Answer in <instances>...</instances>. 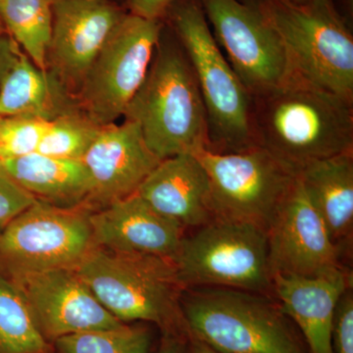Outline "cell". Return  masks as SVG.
Wrapping results in <instances>:
<instances>
[{"label":"cell","instance_id":"14","mask_svg":"<svg viewBox=\"0 0 353 353\" xmlns=\"http://www.w3.org/2000/svg\"><path fill=\"white\" fill-rule=\"evenodd\" d=\"M51 72L78 90L102 46L126 13L111 0H50Z\"/></svg>","mask_w":353,"mask_h":353},{"label":"cell","instance_id":"19","mask_svg":"<svg viewBox=\"0 0 353 353\" xmlns=\"http://www.w3.org/2000/svg\"><path fill=\"white\" fill-rule=\"evenodd\" d=\"M72 110L75 109L66 85L53 72L39 68L19 48L0 80V117L51 121Z\"/></svg>","mask_w":353,"mask_h":353},{"label":"cell","instance_id":"6","mask_svg":"<svg viewBox=\"0 0 353 353\" xmlns=\"http://www.w3.org/2000/svg\"><path fill=\"white\" fill-rule=\"evenodd\" d=\"M252 4L282 41L290 77L353 99V38L332 0Z\"/></svg>","mask_w":353,"mask_h":353},{"label":"cell","instance_id":"13","mask_svg":"<svg viewBox=\"0 0 353 353\" xmlns=\"http://www.w3.org/2000/svg\"><path fill=\"white\" fill-rule=\"evenodd\" d=\"M10 281L22 292L37 327L48 343L124 324L106 310L74 269L37 272Z\"/></svg>","mask_w":353,"mask_h":353},{"label":"cell","instance_id":"15","mask_svg":"<svg viewBox=\"0 0 353 353\" xmlns=\"http://www.w3.org/2000/svg\"><path fill=\"white\" fill-rule=\"evenodd\" d=\"M82 161L92 183L85 205L103 208L136 194L161 159L148 148L139 125L125 120L102 126Z\"/></svg>","mask_w":353,"mask_h":353},{"label":"cell","instance_id":"26","mask_svg":"<svg viewBox=\"0 0 353 353\" xmlns=\"http://www.w3.org/2000/svg\"><path fill=\"white\" fill-rule=\"evenodd\" d=\"M48 123L28 116L0 117V161L38 152Z\"/></svg>","mask_w":353,"mask_h":353},{"label":"cell","instance_id":"23","mask_svg":"<svg viewBox=\"0 0 353 353\" xmlns=\"http://www.w3.org/2000/svg\"><path fill=\"white\" fill-rule=\"evenodd\" d=\"M0 353H54L17 285L0 275Z\"/></svg>","mask_w":353,"mask_h":353},{"label":"cell","instance_id":"9","mask_svg":"<svg viewBox=\"0 0 353 353\" xmlns=\"http://www.w3.org/2000/svg\"><path fill=\"white\" fill-rule=\"evenodd\" d=\"M194 154L208 173L214 219L254 225L267 233L296 174L261 148L234 153L203 148Z\"/></svg>","mask_w":353,"mask_h":353},{"label":"cell","instance_id":"20","mask_svg":"<svg viewBox=\"0 0 353 353\" xmlns=\"http://www.w3.org/2000/svg\"><path fill=\"white\" fill-rule=\"evenodd\" d=\"M296 176L340 246L352 231L353 152L310 162Z\"/></svg>","mask_w":353,"mask_h":353},{"label":"cell","instance_id":"7","mask_svg":"<svg viewBox=\"0 0 353 353\" xmlns=\"http://www.w3.org/2000/svg\"><path fill=\"white\" fill-rule=\"evenodd\" d=\"M172 261L185 290H273L267 233L254 225L212 220L185 236Z\"/></svg>","mask_w":353,"mask_h":353},{"label":"cell","instance_id":"31","mask_svg":"<svg viewBox=\"0 0 353 353\" xmlns=\"http://www.w3.org/2000/svg\"><path fill=\"white\" fill-rule=\"evenodd\" d=\"M188 340L175 334H162L157 353H185Z\"/></svg>","mask_w":353,"mask_h":353},{"label":"cell","instance_id":"17","mask_svg":"<svg viewBox=\"0 0 353 353\" xmlns=\"http://www.w3.org/2000/svg\"><path fill=\"white\" fill-rule=\"evenodd\" d=\"M350 285L352 279L343 268L316 277L274 274L281 308L301 332L308 353H334V312Z\"/></svg>","mask_w":353,"mask_h":353},{"label":"cell","instance_id":"1","mask_svg":"<svg viewBox=\"0 0 353 353\" xmlns=\"http://www.w3.org/2000/svg\"><path fill=\"white\" fill-rule=\"evenodd\" d=\"M253 134L297 174L305 165L353 152V99L290 77L253 97Z\"/></svg>","mask_w":353,"mask_h":353},{"label":"cell","instance_id":"25","mask_svg":"<svg viewBox=\"0 0 353 353\" xmlns=\"http://www.w3.org/2000/svg\"><path fill=\"white\" fill-rule=\"evenodd\" d=\"M102 126L78 110L62 114L48 123L38 153L61 159L82 160Z\"/></svg>","mask_w":353,"mask_h":353},{"label":"cell","instance_id":"29","mask_svg":"<svg viewBox=\"0 0 353 353\" xmlns=\"http://www.w3.org/2000/svg\"><path fill=\"white\" fill-rule=\"evenodd\" d=\"M176 0H127L129 13L145 19L163 21Z\"/></svg>","mask_w":353,"mask_h":353},{"label":"cell","instance_id":"10","mask_svg":"<svg viewBox=\"0 0 353 353\" xmlns=\"http://www.w3.org/2000/svg\"><path fill=\"white\" fill-rule=\"evenodd\" d=\"M164 24L126 13L79 88L81 110L101 126L112 124L143 85Z\"/></svg>","mask_w":353,"mask_h":353},{"label":"cell","instance_id":"12","mask_svg":"<svg viewBox=\"0 0 353 353\" xmlns=\"http://www.w3.org/2000/svg\"><path fill=\"white\" fill-rule=\"evenodd\" d=\"M267 241L272 275L316 277L343 268L340 246L297 176L267 230Z\"/></svg>","mask_w":353,"mask_h":353},{"label":"cell","instance_id":"8","mask_svg":"<svg viewBox=\"0 0 353 353\" xmlns=\"http://www.w3.org/2000/svg\"><path fill=\"white\" fill-rule=\"evenodd\" d=\"M90 212L38 199L0 230V275L74 269L94 248Z\"/></svg>","mask_w":353,"mask_h":353},{"label":"cell","instance_id":"33","mask_svg":"<svg viewBox=\"0 0 353 353\" xmlns=\"http://www.w3.org/2000/svg\"><path fill=\"white\" fill-rule=\"evenodd\" d=\"M280 1L285 2V3L296 4V6H301V4L308 3L311 0H280Z\"/></svg>","mask_w":353,"mask_h":353},{"label":"cell","instance_id":"21","mask_svg":"<svg viewBox=\"0 0 353 353\" xmlns=\"http://www.w3.org/2000/svg\"><path fill=\"white\" fill-rule=\"evenodd\" d=\"M0 163L23 189L54 205H82L92 192V178L82 160L61 159L36 152L2 160Z\"/></svg>","mask_w":353,"mask_h":353},{"label":"cell","instance_id":"24","mask_svg":"<svg viewBox=\"0 0 353 353\" xmlns=\"http://www.w3.org/2000/svg\"><path fill=\"white\" fill-rule=\"evenodd\" d=\"M59 353H148L152 334L143 325L95 330L62 336L54 341Z\"/></svg>","mask_w":353,"mask_h":353},{"label":"cell","instance_id":"28","mask_svg":"<svg viewBox=\"0 0 353 353\" xmlns=\"http://www.w3.org/2000/svg\"><path fill=\"white\" fill-rule=\"evenodd\" d=\"M332 345L334 353H353V299L350 290L341 297L334 312Z\"/></svg>","mask_w":353,"mask_h":353},{"label":"cell","instance_id":"18","mask_svg":"<svg viewBox=\"0 0 353 353\" xmlns=\"http://www.w3.org/2000/svg\"><path fill=\"white\" fill-rule=\"evenodd\" d=\"M136 194L185 228H199L214 220L208 173L192 153L161 160Z\"/></svg>","mask_w":353,"mask_h":353},{"label":"cell","instance_id":"16","mask_svg":"<svg viewBox=\"0 0 353 353\" xmlns=\"http://www.w3.org/2000/svg\"><path fill=\"white\" fill-rule=\"evenodd\" d=\"M97 248L113 252L173 260L185 238V227L158 212L138 194L90 213Z\"/></svg>","mask_w":353,"mask_h":353},{"label":"cell","instance_id":"5","mask_svg":"<svg viewBox=\"0 0 353 353\" xmlns=\"http://www.w3.org/2000/svg\"><path fill=\"white\" fill-rule=\"evenodd\" d=\"M190 336L219 353H308L280 304L246 290L194 288L183 292Z\"/></svg>","mask_w":353,"mask_h":353},{"label":"cell","instance_id":"22","mask_svg":"<svg viewBox=\"0 0 353 353\" xmlns=\"http://www.w3.org/2000/svg\"><path fill=\"white\" fill-rule=\"evenodd\" d=\"M0 15L27 57L39 68L48 70L52 36L50 0H0Z\"/></svg>","mask_w":353,"mask_h":353},{"label":"cell","instance_id":"30","mask_svg":"<svg viewBox=\"0 0 353 353\" xmlns=\"http://www.w3.org/2000/svg\"><path fill=\"white\" fill-rule=\"evenodd\" d=\"M18 50V44L13 39L0 37V80L12 63Z\"/></svg>","mask_w":353,"mask_h":353},{"label":"cell","instance_id":"4","mask_svg":"<svg viewBox=\"0 0 353 353\" xmlns=\"http://www.w3.org/2000/svg\"><path fill=\"white\" fill-rule=\"evenodd\" d=\"M167 16L196 77L206 111L209 150L259 148L253 134V97L221 50L197 0H176Z\"/></svg>","mask_w":353,"mask_h":353},{"label":"cell","instance_id":"32","mask_svg":"<svg viewBox=\"0 0 353 353\" xmlns=\"http://www.w3.org/2000/svg\"><path fill=\"white\" fill-rule=\"evenodd\" d=\"M185 353H219L202 343L201 341L190 338L185 345Z\"/></svg>","mask_w":353,"mask_h":353},{"label":"cell","instance_id":"2","mask_svg":"<svg viewBox=\"0 0 353 353\" xmlns=\"http://www.w3.org/2000/svg\"><path fill=\"white\" fill-rule=\"evenodd\" d=\"M159 159L208 148L205 108L182 44L162 29L143 85L125 110Z\"/></svg>","mask_w":353,"mask_h":353},{"label":"cell","instance_id":"11","mask_svg":"<svg viewBox=\"0 0 353 353\" xmlns=\"http://www.w3.org/2000/svg\"><path fill=\"white\" fill-rule=\"evenodd\" d=\"M213 36L252 97L290 77L282 41L253 4L239 0H197Z\"/></svg>","mask_w":353,"mask_h":353},{"label":"cell","instance_id":"27","mask_svg":"<svg viewBox=\"0 0 353 353\" xmlns=\"http://www.w3.org/2000/svg\"><path fill=\"white\" fill-rule=\"evenodd\" d=\"M38 201L16 182L0 163V230Z\"/></svg>","mask_w":353,"mask_h":353},{"label":"cell","instance_id":"3","mask_svg":"<svg viewBox=\"0 0 353 353\" xmlns=\"http://www.w3.org/2000/svg\"><path fill=\"white\" fill-rule=\"evenodd\" d=\"M74 271L119 321L152 323L190 340L181 306L185 290L171 259L94 246Z\"/></svg>","mask_w":353,"mask_h":353}]
</instances>
